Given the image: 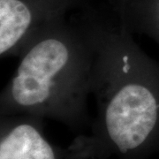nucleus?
Segmentation results:
<instances>
[{
    "label": "nucleus",
    "mask_w": 159,
    "mask_h": 159,
    "mask_svg": "<svg viewBox=\"0 0 159 159\" xmlns=\"http://www.w3.org/2000/svg\"><path fill=\"white\" fill-rule=\"evenodd\" d=\"M119 23L132 34H142L159 43V0H112Z\"/></svg>",
    "instance_id": "obj_5"
},
{
    "label": "nucleus",
    "mask_w": 159,
    "mask_h": 159,
    "mask_svg": "<svg viewBox=\"0 0 159 159\" xmlns=\"http://www.w3.org/2000/svg\"><path fill=\"white\" fill-rule=\"evenodd\" d=\"M95 46L89 134L64 148L65 159H148L159 150V64L117 20L82 10Z\"/></svg>",
    "instance_id": "obj_1"
},
{
    "label": "nucleus",
    "mask_w": 159,
    "mask_h": 159,
    "mask_svg": "<svg viewBox=\"0 0 159 159\" xmlns=\"http://www.w3.org/2000/svg\"><path fill=\"white\" fill-rule=\"evenodd\" d=\"M18 58L0 95V116L52 119L76 132L90 126L95 46L82 9L42 32Z\"/></svg>",
    "instance_id": "obj_2"
},
{
    "label": "nucleus",
    "mask_w": 159,
    "mask_h": 159,
    "mask_svg": "<svg viewBox=\"0 0 159 159\" xmlns=\"http://www.w3.org/2000/svg\"><path fill=\"white\" fill-rule=\"evenodd\" d=\"M87 6L88 0H0L1 57H19L42 32Z\"/></svg>",
    "instance_id": "obj_3"
},
{
    "label": "nucleus",
    "mask_w": 159,
    "mask_h": 159,
    "mask_svg": "<svg viewBox=\"0 0 159 159\" xmlns=\"http://www.w3.org/2000/svg\"><path fill=\"white\" fill-rule=\"evenodd\" d=\"M0 159H65L64 148L46 137L43 119L16 114L0 116Z\"/></svg>",
    "instance_id": "obj_4"
}]
</instances>
